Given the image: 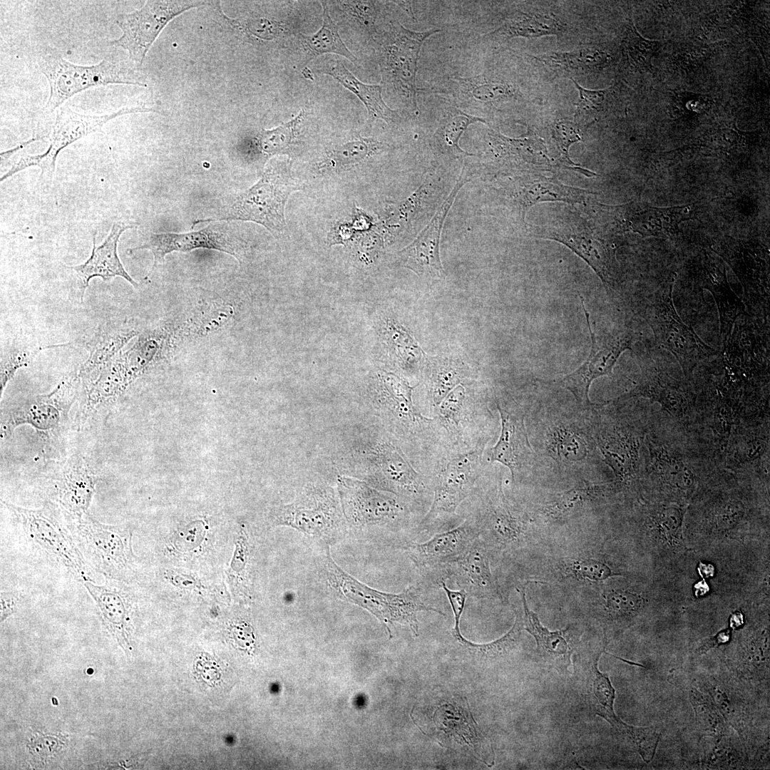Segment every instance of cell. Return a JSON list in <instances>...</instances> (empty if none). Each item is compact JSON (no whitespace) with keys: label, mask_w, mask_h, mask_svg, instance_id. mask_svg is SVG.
Segmentation results:
<instances>
[{"label":"cell","mask_w":770,"mask_h":770,"mask_svg":"<svg viewBox=\"0 0 770 770\" xmlns=\"http://www.w3.org/2000/svg\"><path fill=\"white\" fill-rule=\"evenodd\" d=\"M645 397L658 402L676 421L689 422L695 413L693 399L677 380L650 369H644L639 384L620 398Z\"/></svg>","instance_id":"28"},{"label":"cell","mask_w":770,"mask_h":770,"mask_svg":"<svg viewBox=\"0 0 770 770\" xmlns=\"http://www.w3.org/2000/svg\"><path fill=\"white\" fill-rule=\"evenodd\" d=\"M687 206L667 209L650 208L632 212L627 217V227L643 236H667L674 233L678 223L689 219Z\"/></svg>","instance_id":"42"},{"label":"cell","mask_w":770,"mask_h":770,"mask_svg":"<svg viewBox=\"0 0 770 770\" xmlns=\"http://www.w3.org/2000/svg\"><path fill=\"white\" fill-rule=\"evenodd\" d=\"M301 188V185L284 164L270 165L260 180L241 193L220 217L196 220L194 225L220 220H242L260 224L271 232H281L286 226L284 208L288 197Z\"/></svg>","instance_id":"5"},{"label":"cell","mask_w":770,"mask_h":770,"mask_svg":"<svg viewBox=\"0 0 770 770\" xmlns=\"http://www.w3.org/2000/svg\"><path fill=\"white\" fill-rule=\"evenodd\" d=\"M463 185L462 182L456 185L428 225L411 244L399 252L403 265L419 277L438 278L443 274L439 252L440 237L446 215Z\"/></svg>","instance_id":"21"},{"label":"cell","mask_w":770,"mask_h":770,"mask_svg":"<svg viewBox=\"0 0 770 770\" xmlns=\"http://www.w3.org/2000/svg\"><path fill=\"white\" fill-rule=\"evenodd\" d=\"M104 585H98L93 580L82 582L99 610L103 622L125 650L130 649V604L128 595L115 580H108Z\"/></svg>","instance_id":"31"},{"label":"cell","mask_w":770,"mask_h":770,"mask_svg":"<svg viewBox=\"0 0 770 770\" xmlns=\"http://www.w3.org/2000/svg\"><path fill=\"white\" fill-rule=\"evenodd\" d=\"M524 616L523 627L533 636L536 642L538 660L548 668L563 672L572 663L574 650L567 637L568 628L551 632L543 627L536 613L529 610L524 587L521 591Z\"/></svg>","instance_id":"34"},{"label":"cell","mask_w":770,"mask_h":770,"mask_svg":"<svg viewBox=\"0 0 770 770\" xmlns=\"http://www.w3.org/2000/svg\"><path fill=\"white\" fill-rule=\"evenodd\" d=\"M337 483L342 511L348 522L354 526L389 524L405 513V507L396 494L379 491L349 477L341 476Z\"/></svg>","instance_id":"16"},{"label":"cell","mask_w":770,"mask_h":770,"mask_svg":"<svg viewBox=\"0 0 770 770\" xmlns=\"http://www.w3.org/2000/svg\"><path fill=\"white\" fill-rule=\"evenodd\" d=\"M381 145L378 141L358 136L334 148L329 155V163L339 166L358 163L377 151Z\"/></svg>","instance_id":"50"},{"label":"cell","mask_w":770,"mask_h":770,"mask_svg":"<svg viewBox=\"0 0 770 770\" xmlns=\"http://www.w3.org/2000/svg\"><path fill=\"white\" fill-rule=\"evenodd\" d=\"M438 31H415L394 21L387 30L373 37L382 85L414 111L418 110L416 78L419 53L423 42Z\"/></svg>","instance_id":"2"},{"label":"cell","mask_w":770,"mask_h":770,"mask_svg":"<svg viewBox=\"0 0 770 770\" xmlns=\"http://www.w3.org/2000/svg\"><path fill=\"white\" fill-rule=\"evenodd\" d=\"M659 46L660 41L644 38L632 21L628 23L622 40V50L633 64L640 68L650 66Z\"/></svg>","instance_id":"49"},{"label":"cell","mask_w":770,"mask_h":770,"mask_svg":"<svg viewBox=\"0 0 770 770\" xmlns=\"http://www.w3.org/2000/svg\"><path fill=\"white\" fill-rule=\"evenodd\" d=\"M478 463V455L473 451L458 454L447 461L438 476L431 508L419 523L421 530H433L456 514L473 488Z\"/></svg>","instance_id":"15"},{"label":"cell","mask_w":770,"mask_h":770,"mask_svg":"<svg viewBox=\"0 0 770 770\" xmlns=\"http://www.w3.org/2000/svg\"><path fill=\"white\" fill-rule=\"evenodd\" d=\"M648 456L646 462L647 475L657 483L679 493H688L695 487L703 475L709 473L702 462L674 441L664 439L656 433L645 437Z\"/></svg>","instance_id":"14"},{"label":"cell","mask_w":770,"mask_h":770,"mask_svg":"<svg viewBox=\"0 0 770 770\" xmlns=\"http://www.w3.org/2000/svg\"><path fill=\"white\" fill-rule=\"evenodd\" d=\"M499 503L491 505L482 523L478 525L479 536H483L500 545L515 543L520 536L522 523L510 510L501 487L499 488Z\"/></svg>","instance_id":"40"},{"label":"cell","mask_w":770,"mask_h":770,"mask_svg":"<svg viewBox=\"0 0 770 770\" xmlns=\"http://www.w3.org/2000/svg\"><path fill=\"white\" fill-rule=\"evenodd\" d=\"M589 193L591 192L565 185L555 178L536 175L522 184L518 197L524 217L528 208L539 202H581Z\"/></svg>","instance_id":"39"},{"label":"cell","mask_w":770,"mask_h":770,"mask_svg":"<svg viewBox=\"0 0 770 770\" xmlns=\"http://www.w3.org/2000/svg\"><path fill=\"white\" fill-rule=\"evenodd\" d=\"M729 638V632L728 630H725L718 633L716 637L710 639L707 642H705L704 645L701 647L702 652H704L712 647L726 642L727 641H728Z\"/></svg>","instance_id":"64"},{"label":"cell","mask_w":770,"mask_h":770,"mask_svg":"<svg viewBox=\"0 0 770 770\" xmlns=\"http://www.w3.org/2000/svg\"><path fill=\"white\" fill-rule=\"evenodd\" d=\"M133 227V225L123 222H114L110 233L98 247L96 245L94 235L92 252L89 258L83 264L68 267L76 273L79 279L81 302L89 282L93 277H101L106 282L113 277H120L133 287H138L139 284L125 270L118 255V243L121 234Z\"/></svg>","instance_id":"24"},{"label":"cell","mask_w":770,"mask_h":770,"mask_svg":"<svg viewBox=\"0 0 770 770\" xmlns=\"http://www.w3.org/2000/svg\"><path fill=\"white\" fill-rule=\"evenodd\" d=\"M41 475L54 505L68 520L75 522L88 513L98 478L84 457L74 453L53 461Z\"/></svg>","instance_id":"13"},{"label":"cell","mask_w":770,"mask_h":770,"mask_svg":"<svg viewBox=\"0 0 770 770\" xmlns=\"http://www.w3.org/2000/svg\"><path fill=\"white\" fill-rule=\"evenodd\" d=\"M642 600L636 594L627 591H612L606 596V607L616 617L630 615L638 610Z\"/></svg>","instance_id":"58"},{"label":"cell","mask_w":770,"mask_h":770,"mask_svg":"<svg viewBox=\"0 0 770 770\" xmlns=\"http://www.w3.org/2000/svg\"><path fill=\"white\" fill-rule=\"evenodd\" d=\"M248 553L249 550L247 537L242 534L239 536L236 543L235 555L231 563V567L228 570V576L234 592L242 594V596L243 594L248 595V589H247V587L244 583Z\"/></svg>","instance_id":"55"},{"label":"cell","mask_w":770,"mask_h":770,"mask_svg":"<svg viewBox=\"0 0 770 770\" xmlns=\"http://www.w3.org/2000/svg\"><path fill=\"white\" fill-rule=\"evenodd\" d=\"M645 436L631 426L618 423L597 431V444L619 481L630 482L640 475V450Z\"/></svg>","instance_id":"22"},{"label":"cell","mask_w":770,"mask_h":770,"mask_svg":"<svg viewBox=\"0 0 770 770\" xmlns=\"http://www.w3.org/2000/svg\"><path fill=\"white\" fill-rule=\"evenodd\" d=\"M465 398V388L462 385L454 387L438 405L440 419L446 423H458Z\"/></svg>","instance_id":"59"},{"label":"cell","mask_w":770,"mask_h":770,"mask_svg":"<svg viewBox=\"0 0 770 770\" xmlns=\"http://www.w3.org/2000/svg\"><path fill=\"white\" fill-rule=\"evenodd\" d=\"M674 279L668 287L657 293L648 321L656 342L672 353L679 361L684 374L705 359L717 354L704 343L680 319L672 300Z\"/></svg>","instance_id":"11"},{"label":"cell","mask_w":770,"mask_h":770,"mask_svg":"<svg viewBox=\"0 0 770 770\" xmlns=\"http://www.w3.org/2000/svg\"><path fill=\"white\" fill-rule=\"evenodd\" d=\"M383 381L388 393V399H390L389 404L399 417L413 422L418 420H428L414 406L411 399L414 387L391 374L384 376Z\"/></svg>","instance_id":"47"},{"label":"cell","mask_w":770,"mask_h":770,"mask_svg":"<svg viewBox=\"0 0 770 770\" xmlns=\"http://www.w3.org/2000/svg\"><path fill=\"white\" fill-rule=\"evenodd\" d=\"M579 92L576 104V116L583 118H595L606 108L610 94V88L602 90H590L583 88L573 78H570Z\"/></svg>","instance_id":"52"},{"label":"cell","mask_w":770,"mask_h":770,"mask_svg":"<svg viewBox=\"0 0 770 770\" xmlns=\"http://www.w3.org/2000/svg\"><path fill=\"white\" fill-rule=\"evenodd\" d=\"M321 2L322 6L321 28L312 35L297 34L304 66L319 56L330 53L342 56L356 64L357 59L342 40L338 26L329 14L327 1Z\"/></svg>","instance_id":"38"},{"label":"cell","mask_w":770,"mask_h":770,"mask_svg":"<svg viewBox=\"0 0 770 770\" xmlns=\"http://www.w3.org/2000/svg\"><path fill=\"white\" fill-rule=\"evenodd\" d=\"M81 381L76 372L64 378L49 394L15 401L1 411V439L11 436L19 426L34 428L44 443L59 442L68 425V414L79 397Z\"/></svg>","instance_id":"3"},{"label":"cell","mask_w":770,"mask_h":770,"mask_svg":"<svg viewBox=\"0 0 770 770\" xmlns=\"http://www.w3.org/2000/svg\"><path fill=\"white\" fill-rule=\"evenodd\" d=\"M433 721L446 742L452 741L472 748L478 759L487 765V759H494L492 746L475 722L466 699L454 698L438 707Z\"/></svg>","instance_id":"23"},{"label":"cell","mask_w":770,"mask_h":770,"mask_svg":"<svg viewBox=\"0 0 770 770\" xmlns=\"http://www.w3.org/2000/svg\"><path fill=\"white\" fill-rule=\"evenodd\" d=\"M536 237L558 241L582 257L596 272L603 283L610 279L613 255L610 246L602 236L596 217L587 212L566 210L555 221L536 227Z\"/></svg>","instance_id":"10"},{"label":"cell","mask_w":770,"mask_h":770,"mask_svg":"<svg viewBox=\"0 0 770 770\" xmlns=\"http://www.w3.org/2000/svg\"><path fill=\"white\" fill-rule=\"evenodd\" d=\"M548 448L556 458L571 462L584 460L590 450L582 433L566 426H557L553 430Z\"/></svg>","instance_id":"44"},{"label":"cell","mask_w":770,"mask_h":770,"mask_svg":"<svg viewBox=\"0 0 770 770\" xmlns=\"http://www.w3.org/2000/svg\"><path fill=\"white\" fill-rule=\"evenodd\" d=\"M326 575L330 586L342 598L358 605L385 623L406 624L414 636L419 635L417 614L433 611L445 615L438 609L425 604L420 590L409 586L400 593L377 590L357 580L344 571L332 558L329 550L326 560Z\"/></svg>","instance_id":"4"},{"label":"cell","mask_w":770,"mask_h":770,"mask_svg":"<svg viewBox=\"0 0 770 770\" xmlns=\"http://www.w3.org/2000/svg\"><path fill=\"white\" fill-rule=\"evenodd\" d=\"M580 298L591 337L590 354L582 366L556 380L555 384L570 391L578 405L587 409L595 405L590 401L588 396L592 381L602 376H611L619 356L625 350L631 349L632 342L628 335L606 336L597 339L595 332L591 329L590 314L586 309L583 298L581 295Z\"/></svg>","instance_id":"17"},{"label":"cell","mask_w":770,"mask_h":770,"mask_svg":"<svg viewBox=\"0 0 770 770\" xmlns=\"http://www.w3.org/2000/svg\"><path fill=\"white\" fill-rule=\"evenodd\" d=\"M622 734L629 738L645 761L652 758L659 738V734L653 729L627 724Z\"/></svg>","instance_id":"57"},{"label":"cell","mask_w":770,"mask_h":770,"mask_svg":"<svg viewBox=\"0 0 770 770\" xmlns=\"http://www.w3.org/2000/svg\"><path fill=\"white\" fill-rule=\"evenodd\" d=\"M446 89L461 108L473 111L508 102L518 94L510 83L486 73L468 78L453 76Z\"/></svg>","instance_id":"29"},{"label":"cell","mask_w":770,"mask_h":770,"mask_svg":"<svg viewBox=\"0 0 770 770\" xmlns=\"http://www.w3.org/2000/svg\"><path fill=\"white\" fill-rule=\"evenodd\" d=\"M476 122L486 123L481 117L468 113L458 108H452L441 120L435 132V142L440 150L456 155H473L461 149L459 140L468 126Z\"/></svg>","instance_id":"43"},{"label":"cell","mask_w":770,"mask_h":770,"mask_svg":"<svg viewBox=\"0 0 770 770\" xmlns=\"http://www.w3.org/2000/svg\"><path fill=\"white\" fill-rule=\"evenodd\" d=\"M501 421L500 435L491 448L489 461L508 467L512 477L527 466L533 456V450L527 435L524 416L498 405Z\"/></svg>","instance_id":"30"},{"label":"cell","mask_w":770,"mask_h":770,"mask_svg":"<svg viewBox=\"0 0 770 770\" xmlns=\"http://www.w3.org/2000/svg\"><path fill=\"white\" fill-rule=\"evenodd\" d=\"M276 525H287L317 537L330 535L341 519L338 504L332 493L317 490L294 503L279 506L272 515Z\"/></svg>","instance_id":"18"},{"label":"cell","mask_w":770,"mask_h":770,"mask_svg":"<svg viewBox=\"0 0 770 770\" xmlns=\"http://www.w3.org/2000/svg\"><path fill=\"white\" fill-rule=\"evenodd\" d=\"M456 368L450 363L441 362L433 369L431 376V393L435 406L460 382Z\"/></svg>","instance_id":"54"},{"label":"cell","mask_w":770,"mask_h":770,"mask_svg":"<svg viewBox=\"0 0 770 770\" xmlns=\"http://www.w3.org/2000/svg\"><path fill=\"white\" fill-rule=\"evenodd\" d=\"M304 114L305 111L302 109L287 123L271 130H262L257 139L261 151L269 155L284 154L289 151Z\"/></svg>","instance_id":"46"},{"label":"cell","mask_w":770,"mask_h":770,"mask_svg":"<svg viewBox=\"0 0 770 770\" xmlns=\"http://www.w3.org/2000/svg\"><path fill=\"white\" fill-rule=\"evenodd\" d=\"M479 536L475 520H466L459 525L434 535L422 543H410L406 550L419 568L446 566L463 555Z\"/></svg>","instance_id":"20"},{"label":"cell","mask_w":770,"mask_h":770,"mask_svg":"<svg viewBox=\"0 0 770 770\" xmlns=\"http://www.w3.org/2000/svg\"><path fill=\"white\" fill-rule=\"evenodd\" d=\"M37 63L50 87L49 97L43 108V111L48 114L70 98L87 89L109 84L140 86L111 57L94 65L82 66L69 62L58 54H46L40 56Z\"/></svg>","instance_id":"7"},{"label":"cell","mask_w":770,"mask_h":770,"mask_svg":"<svg viewBox=\"0 0 770 770\" xmlns=\"http://www.w3.org/2000/svg\"><path fill=\"white\" fill-rule=\"evenodd\" d=\"M22 601V595L16 591H1L0 593L1 622L14 614Z\"/></svg>","instance_id":"62"},{"label":"cell","mask_w":770,"mask_h":770,"mask_svg":"<svg viewBox=\"0 0 770 770\" xmlns=\"http://www.w3.org/2000/svg\"><path fill=\"white\" fill-rule=\"evenodd\" d=\"M564 29L563 24L549 12L515 11L506 16L490 36L496 40L506 41L515 37L559 36Z\"/></svg>","instance_id":"36"},{"label":"cell","mask_w":770,"mask_h":770,"mask_svg":"<svg viewBox=\"0 0 770 770\" xmlns=\"http://www.w3.org/2000/svg\"><path fill=\"white\" fill-rule=\"evenodd\" d=\"M603 651L600 649L589 656L576 657L575 672L580 681L584 699L589 709L621 733L626 723L614 712L615 690L607 674L598 669V660Z\"/></svg>","instance_id":"26"},{"label":"cell","mask_w":770,"mask_h":770,"mask_svg":"<svg viewBox=\"0 0 770 770\" xmlns=\"http://www.w3.org/2000/svg\"><path fill=\"white\" fill-rule=\"evenodd\" d=\"M36 351L28 347H12L1 353L0 366V394L1 397L8 382L14 376L16 371L26 366L31 361Z\"/></svg>","instance_id":"53"},{"label":"cell","mask_w":770,"mask_h":770,"mask_svg":"<svg viewBox=\"0 0 770 770\" xmlns=\"http://www.w3.org/2000/svg\"><path fill=\"white\" fill-rule=\"evenodd\" d=\"M196 249L215 250L229 254L240 260V247L237 241L220 228L208 226L200 230L186 233H153L145 242L128 250L132 254L140 250H150L154 259L153 267L165 262L173 252H187Z\"/></svg>","instance_id":"19"},{"label":"cell","mask_w":770,"mask_h":770,"mask_svg":"<svg viewBox=\"0 0 770 770\" xmlns=\"http://www.w3.org/2000/svg\"><path fill=\"white\" fill-rule=\"evenodd\" d=\"M709 103L706 96L691 93L685 96L684 108L689 112L700 113L705 110Z\"/></svg>","instance_id":"63"},{"label":"cell","mask_w":770,"mask_h":770,"mask_svg":"<svg viewBox=\"0 0 770 770\" xmlns=\"http://www.w3.org/2000/svg\"><path fill=\"white\" fill-rule=\"evenodd\" d=\"M523 628L522 619L516 615L513 627L499 639L486 644H475L465 638L460 644L476 657L486 661H496L515 650L519 643Z\"/></svg>","instance_id":"45"},{"label":"cell","mask_w":770,"mask_h":770,"mask_svg":"<svg viewBox=\"0 0 770 770\" xmlns=\"http://www.w3.org/2000/svg\"><path fill=\"white\" fill-rule=\"evenodd\" d=\"M440 584L448 597L454 616L455 625L452 634L460 643L465 639L461 633L459 625L468 594L462 589L453 590L448 588L443 580H441Z\"/></svg>","instance_id":"61"},{"label":"cell","mask_w":770,"mask_h":770,"mask_svg":"<svg viewBox=\"0 0 770 770\" xmlns=\"http://www.w3.org/2000/svg\"><path fill=\"white\" fill-rule=\"evenodd\" d=\"M374 476L383 491L396 495L414 496L424 486L401 450L389 442L379 443L370 453Z\"/></svg>","instance_id":"25"},{"label":"cell","mask_w":770,"mask_h":770,"mask_svg":"<svg viewBox=\"0 0 770 770\" xmlns=\"http://www.w3.org/2000/svg\"><path fill=\"white\" fill-rule=\"evenodd\" d=\"M531 58L555 76H571L599 71L610 61L608 53L595 47L566 52H548Z\"/></svg>","instance_id":"37"},{"label":"cell","mask_w":770,"mask_h":770,"mask_svg":"<svg viewBox=\"0 0 770 770\" xmlns=\"http://www.w3.org/2000/svg\"><path fill=\"white\" fill-rule=\"evenodd\" d=\"M73 524L78 544L96 570L108 580H123L134 562L130 530L103 523L88 513Z\"/></svg>","instance_id":"9"},{"label":"cell","mask_w":770,"mask_h":770,"mask_svg":"<svg viewBox=\"0 0 770 770\" xmlns=\"http://www.w3.org/2000/svg\"><path fill=\"white\" fill-rule=\"evenodd\" d=\"M138 334L136 329L125 322L109 321L98 328L87 344L88 356L78 371L84 391L96 381L103 369L123 347Z\"/></svg>","instance_id":"27"},{"label":"cell","mask_w":770,"mask_h":770,"mask_svg":"<svg viewBox=\"0 0 770 770\" xmlns=\"http://www.w3.org/2000/svg\"><path fill=\"white\" fill-rule=\"evenodd\" d=\"M337 8L353 24L374 36L377 33L376 21L381 14V4L375 1H334Z\"/></svg>","instance_id":"48"},{"label":"cell","mask_w":770,"mask_h":770,"mask_svg":"<svg viewBox=\"0 0 770 770\" xmlns=\"http://www.w3.org/2000/svg\"><path fill=\"white\" fill-rule=\"evenodd\" d=\"M314 71L316 73L332 76L359 98L366 108L369 124L376 120L390 123L399 118L397 112L385 103L382 97V86L362 83L349 71L339 58L325 57L316 63Z\"/></svg>","instance_id":"33"},{"label":"cell","mask_w":770,"mask_h":770,"mask_svg":"<svg viewBox=\"0 0 770 770\" xmlns=\"http://www.w3.org/2000/svg\"><path fill=\"white\" fill-rule=\"evenodd\" d=\"M172 325L163 322L142 332L130 348L120 351L85 390L79 419L85 421L94 410L111 403L141 374L161 361L170 351Z\"/></svg>","instance_id":"1"},{"label":"cell","mask_w":770,"mask_h":770,"mask_svg":"<svg viewBox=\"0 0 770 770\" xmlns=\"http://www.w3.org/2000/svg\"><path fill=\"white\" fill-rule=\"evenodd\" d=\"M769 453V433L761 430L736 428L725 453L727 465L733 470L755 464Z\"/></svg>","instance_id":"41"},{"label":"cell","mask_w":770,"mask_h":770,"mask_svg":"<svg viewBox=\"0 0 770 770\" xmlns=\"http://www.w3.org/2000/svg\"><path fill=\"white\" fill-rule=\"evenodd\" d=\"M603 489L604 486L601 484L584 481L580 485L560 495L548 507L547 510L553 516H560L591 500Z\"/></svg>","instance_id":"51"},{"label":"cell","mask_w":770,"mask_h":770,"mask_svg":"<svg viewBox=\"0 0 770 770\" xmlns=\"http://www.w3.org/2000/svg\"><path fill=\"white\" fill-rule=\"evenodd\" d=\"M572 571L578 578H582L593 581H600L616 575L602 562L585 559L575 561L572 565Z\"/></svg>","instance_id":"60"},{"label":"cell","mask_w":770,"mask_h":770,"mask_svg":"<svg viewBox=\"0 0 770 770\" xmlns=\"http://www.w3.org/2000/svg\"><path fill=\"white\" fill-rule=\"evenodd\" d=\"M444 568L468 595L501 597L491 571L487 550L478 538L463 555Z\"/></svg>","instance_id":"32"},{"label":"cell","mask_w":770,"mask_h":770,"mask_svg":"<svg viewBox=\"0 0 770 770\" xmlns=\"http://www.w3.org/2000/svg\"><path fill=\"white\" fill-rule=\"evenodd\" d=\"M583 131L578 123L568 120H559L553 126V135L560 148L563 160L570 165L573 163L569 158V148L575 143L582 140Z\"/></svg>","instance_id":"56"},{"label":"cell","mask_w":770,"mask_h":770,"mask_svg":"<svg viewBox=\"0 0 770 770\" xmlns=\"http://www.w3.org/2000/svg\"><path fill=\"white\" fill-rule=\"evenodd\" d=\"M55 111L54 119L47 135L49 140L48 149L38 155L23 153L16 164L19 171L31 166L39 167L41 170L39 180L46 184L51 183L57 156L63 148L89 134L101 132L108 121L118 116L156 112V110L145 107H125L103 115H87L61 106Z\"/></svg>","instance_id":"8"},{"label":"cell","mask_w":770,"mask_h":770,"mask_svg":"<svg viewBox=\"0 0 770 770\" xmlns=\"http://www.w3.org/2000/svg\"><path fill=\"white\" fill-rule=\"evenodd\" d=\"M204 5L205 1H147L141 9L117 16L115 23L122 35L110 44L128 51L130 58L140 66L152 44L171 19L191 8Z\"/></svg>","instance_id":"12"},{"label":"cell","mask_w":770,"mask_h":770,"mask_svg":"<svg viewBox=\"0 0 770 770\" xmlns=\"http://www.w3.org/2000/svg\"><path fill=\"white\" fill-rule=\"evenodd\" d=\"M698 282L714 298L719 314L720 334L726 343L736 319L745 312V305L730 288L725 268L722 271L709 258L699 274Z\"/></svg>","instance_id":"35"},{"label":"cell","mask_w":770,"mask_h":770,"mask_svg":"<svg viewBox=\"0 0 770 770\" xmlns=\"http://www.w3.org/2000/svg\"><path fill=\"white\" fill-rule=\"evenodd\" d=\"M1 502L21 525L31 543L64 567L78 581L93 580L91 568L61 522L56 505L49 502L41 508L31 509L2 500Z\"/></svg>","instance_id":"6"}]
</instances>
